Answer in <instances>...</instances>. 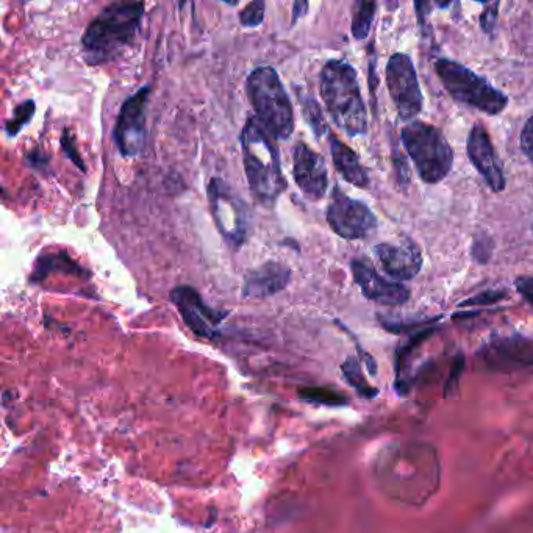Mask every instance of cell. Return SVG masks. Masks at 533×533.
I'll return each instance as SVG.
<instances>
[{"mask_svg":"<svg viewBox=\"0 0 533 533\" xmlns=\"http://www.w3.org/2000/svg\"><path fill=\"white\" fill-rule=\"evenodd\" d=\"M341 371H343V376L344 379L347 380V383H349L351 387H354L355 390H357V393L360 394V396H363V398L373 399L379 394L377 388L371 387V385L366 382L358 358H347L346 362L341 365Z\"/></svg>","mask_w":533,"mask_h":533,"instance_id":"obj_18","label":"cell"},{"mask_svg":"<svg viewBox=\"0 0 533 533\" xmlns=\"http://www.w3.org/2000/svg\"><path fill=\"white\" fill-rule=\"evenodd\" d=\"M246 93L260 124L276 140H288L294 133V108L276 69H254L247 77Z\"/></svg>","mask_w":533,"mask_h":533,"instance_id":"obj_4","label":"cell"},{"mask_svg":"<svg viewBox=\"0 0 533 533\" xmlns=\"http://www.w3.org/2000/svg\"><path fill=\"white\" fill-rule=\"evenodd\" d=\"M498 10L499 4H488L485 5V10H483L482 16H480V24H482V29L487 33H493L496 29V21H498Z\"/></svg>","mask_w":533,"mask_h":533,"instance_id":"obj_26","label":"cell"},{"mask_svg":"<svg viewBox=\"0 0 533 533\" xmlns=\"http://www.w3.org/2000/svg\"><path fill=\"white\" fill-rule=\"evenodd\" d=\"M36 105L33 101H26L19 104L15 108V113H13V118L7 122L5 126V132L10 138L18 135L24 127L32 121L33 116H35Z\"/></svg>","mask_w":533,"mask_h":533,"instance_id":"obj_22","label":"cell"},{"mask_svg":"<svg viewBox=\"0 0 533 533\" xmlns=\"http://www.w3.org/2000/svg\"><path fill=\"white\" fill-rule=\"evenodd\" d=\"M144 4L118 2L105 7L82 36L83 52L90 65L113 60L133 43L140 30Z\"/></svg>","mask_w":533,"mask_h":533,"instance_id":"obj_3","label":"cell"},{"mask_svg":"<svg viewBox=\"0 0 533 533\" xmlns=\"http://www.w3.org/2000/svg\"><path fill=\"white\" fill-rule=\"evenodd\" d=\"M330 154H332L333 165L340 172L346 182L358 188L369 187V177L366 169L360 163L358 155L352 151L351 147L338 140L337 136H329Z\"/></svg>","mask_w":533,"mask_h":533,"instance_id":"obj_17","label":"cell"},{"mask_svg":"<svg viewBox=\"0 0 533 533\" xmlns=\"http://www.w3.org/2000/svg\"><path fill=\"white\" fill-rule=\"evenodd\" d=\"M326 218L330 229L344 240H365L377 229L373 210L344 194L340 187L333 188Z\"/></svg>","mask_w":533,"mask_h":533,"instance_id":"obj_8","label":"cell"},{"mask_svg":"<svg viewBox=\"0 0 533 533\" xmlns=\"http://www.w3.org/2000/svg\"><path fill=\"white\" fill-rule=\"evenodd\" d=\"M469 160L473 161L474 168L479 171L480 176L487 182L488 187L494 193H501L505 188L504 169L498 154L494 151L490 135L482 124H474L469 132L468 143H466Z\"/></svg>","mask_w":533,"mask_h":533,"instance_id":"obj_14","label":"cell"},{"mask_svg":"<svg viewBox=\"0 0 533 533\" xmlns=\"http://www.w3.org/2000/svg\"><path fill=\"white\" fill-rule=\"evenodd\" d=\"M518 293L533 307V277H519L515 280Z\"/></svg>","mask_w":533,"mask_h":533,"instance_id":"obj_28","label":"cell"},{"mask_svg":"<svg viewBox=\"0 0 533 533\" xmlns=\"http://www.w3.org/2000/svg\"><path fill=\"white\" fill-rule=\"evenodd\" d=\"M208 202L216 227L224 240L233 247H240L246 241L249 226L244 202L221 179H212L208 183Z\"/></svg>","mask_w":533,"mask_h":533,"instance_id":"obj_7","label":"cell"},{"mask_svg":"<svg viewBox=\"0 0 533 533\" xmlns=\"http://www.w3.org/2000/svg\"><path fill=\"white\" fill-rule=\"evenodd\" d=\"M61 147H63L65 154L74 161V165L79 166L80 171L85 172L86 168L83 165L82 157H80L79 151H77L76 143H74V138H72L69 130H65L63 136H61Z\"/></svg>","mask_w":533,"mask_h":533,"instance_id":"obj_24","label":"cell"},{"mask_svg":"<svg viewBox=\"0 0 533 533\" xmlns=\"http://www.w3.org/2000/svg\"><path fill=\"white\" fill-rule=\"evenodd\" d=\"M387 86L401 119L412 121L421 113L424 97L415 66L408 55H391L387 63Z\"/></svg>","mask_w":533,"mask_h":533,"instance_id":"obj_9","label":"cell"},{"mask_svg":"<svg viewBox=\"0 0 533 533\" xmlns=\"http://www.w3.org/2000/svg\"><path fill=\"white\" fill-rule=\"evenodd\" d=\"M299 101H301L302 111H304V118L307 119L308 124L312 127L313 132L318 138L326 135L329 132L327 129V122L322 115L321 107L315 101V97L307 96V94L297 93Z\"/></svg>","mask_w":533,"mask_h":533,"instance_id":"obj_21","label":"cell"},{"mask_svg":"<svg viewBox=\"0 0 533 533\" xmlns=\"http://www.w3.org/2000/svg\"><path fill=\"white\" fill-rule=\"evenodd\" d=\"M151 86H144L130 96L119 111L113 138L122 157H136L146 144V105Z\"/></svg>","mask_w":533,"mask_h":533,"instance_id":"obj_10","label":"cell"},{"mask_svg":"<svg viewBox=\"0 0 533 533\" xmlns=\"http://www.w3.org/2000/svg\"><path fill=\"white\" fill-rule=\"evenodd\" d=\"M505 293H490L480 294V296L473 297V299H468V301L463 302L462 307H471V305H485L493 304V302L501 301L504 299Z\"/></svg>","mask_w":533,"mask_h":533,"instance_id":"obj_27","label":"cell"},{"mask_svg":"<svg viewBox=\"0 0 533 533\" xmlns=\"http://www.w3.org/2000/svg\"><path fill=\"white\" fill-rule=\"evenodd\" d=\"M490 238H476V243L473 246V255L479 262H487L491 255V247H485Z\"/></svg>","mask_w":533,"mask_h":533,"instance_id":"obj_29","label":"cell"},{"mask_svg":"<svg viewBox=\"0 0 533 533\" xmlns=\"http://www.w3.org/2000/svg\"><path fill=\"white\" fill-rule=\"evenodd\" d=\"M435 72L454 101L490 116L499 115L507 108L508 97L462 63L440 58L435 63Z\"/></svg>","mask_w":533,"mask_h":533,"instance_id":"obj_6","label":"cell"},{"mask_svg":"<svg viewBox=\"0 0 533 533\" xmlns=\"http://www.w3.org/2000/svg\"><path fill=\"white\" fill-rule=\"evenodd\" d=\"M319 91L333 122L346 135L358 136L368 132V111L357 72L347 61H327L319 76Z\"/></svg>","mask_w":533,"mask_h":533,"instance_id":"obj_2","label":"cell"},{"mask_svg":"<svg viewBox=\"0 0 533 533\" xmlns=\"http://www.w3.org/2000/svg\"><path fill=\"white\" fill-rule=\"evenodd\" d=\"M519 141H521V151L533 165V116L529 118L526 126L523 127Z\"/></svg>","mask_w":533,"mask_h":533,"instance_id":"obj_25","label":"cell"},{"mask_svg":"<svg viewBox=\"0 0 533 533\" xmlns=\"http://www.w3.org/2000/svg\"><path fill=\"white\" fill-rule=\"evenodd\" d=\"M401 138L424 183L435 185L448 177L454 151L440 129L427 122H410L402 129Z\"/></svg>","mask_w":533,"mask_h":533,"instance_id":"obj_5","label":"cell"},{"mask_svg":"<svg viewBox=\"0 0 533 533\" xmlns=\"http://www.w3.org/2000/svg\"><path fill=\"white\" fill-rule=\"evenodd\" d=\"M293 177L302 193L312 199L321 201L329 188L326 161L305 143H297L293 152Z\"/></svg>","mask_w":533,"mask_h":533,"instance_id":"obj_12","label":"cell"},{"mask_svg":"<svg viewBox=\"0 0 533 533\" xmlns=\"http://www.w3.org/2000/svg\"><path fill=\"white\" fill-rule=\"evenodd\" d=\"M374 254L383 272L399 282L415 279L423 268V255L410 238H405L401 244H377Z\"/></svg>","mask_w":533,"mask_h":533,"instance_id":"obj_15","label":"cell"},{"mask_svg":"<svg viewBox=\"0 0 533 533\" xmlns=\"http://www.w3.org/2000/svg\"><path fill=\"white\" fill-rule=\"evenodd\" d=\"M376 10V2H358L357 7H355L354 19H352V35L357 40H365L371 32Z\"/></svg>","mask_w":533,"mask_h":533,"instance_id":"obj_20","label":"cell"},{"mask_svg":"<svg viewBox=\"0 0 533 533\" xmlns=\"http://www.w3.org/2000/svg\"><path fill=\"white\" fill-rule=\"evenodd\" d=\"M299 398L312 404L329 405V407H343L349 404V399L340 391L326 387H304L297 391Z\"/></svg>","mask_w":533,"mask_h":533,"instance_id":"obj_19","label":"cell"},{"mask_svg":"<svg viewBox=\"0 0 533 533\" xmlns=\"http://www.w3.org/2000/svg\"><path fill=\"white\" fill-rule=\"evenodd\" d=\"M265 2H252L241 11L240 21L244 27H258L265 21Z\"/></svg>","mask_w":533,"mask_h":533,"instance_id":"obj_23","label":"cell"},{"mask_svg":"<svg viewBox=\"0 0 533 533\" xmlns=\"http://www.w3.org/2000/svg\"><path fill=\"white\" fill-rule=\"evenodd\" d=\"M352 276L363 296L369 301L379 302L388 307L405 304L410 299V291L402 283L391 282L380 276L371 263L366 260H354L351 263Z\"/></svg>","mask_w":533,"mask_h":533,"instance_id":"obj_13","label":"cell"},{"mask_svg":"<svg viewBox=\"0 0 533 533\" xmlns=\"http://www.w3.org/2000/svg\"><path fill=\"white\" fill-rule=\"evenodd\" d=\"M169 296H171L172 304L176 305L182 315L185 324L196 335L202 338H215L218 335L216 327L221 324L222 319L226 318L227 312H218L208 307L201 294L187 285L174 288Z\"/></svg>","mask_w":533,"mask_h":533,"instance_id":"obj_11","label":"cell"},{"mask_svg":"<svg viewBox=\"0 0 533 533\" xmlns=\"http://www.w3.org/2000/svg\"><path fill=\"white\" fill-rule=\"evenodd\" d=\"M291 271L279 262H268L247 272L243 283L244 297H268L288 287Z\"/></svg>","mask_w":533,"mask_h":533,"instance_id":"obj_16","label":"cell"},{"mask_svg":"<svg viewBox=\"0 0 533 533\" xmlns=\"http://www.w3.org/2000/svg\"><path fill=\"white\" fill-rule=\"evenodd\" d=\"M240 141L244 171L252 194L262 204H276L283 191L287 190L276 138L255 116H249L241 132Z\"/></svg>","mask_w":533,"mask_h":533,"instance_id":"obj_1","label":"cell"}]
</instances>
